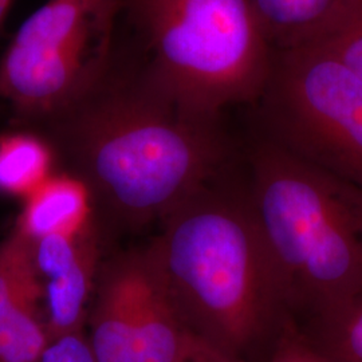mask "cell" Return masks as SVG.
<instances>
[{
	"mask_svg": "<svg viewBox=\"0 0 362 362\" xmlns=\"http://www.w3.org/2000/svg\"><path fill=\"white\" fill-rule=\"evenodd\" d=\"M47 124L94 208L130 228L161 221L230 157L219 121L182 109L143 61L119 67L115 57L93 90Z\"/></svg>",
	"mask_w": 362,
	"mask_h": 362,
	"instance_id": "obj_1",
	"label": "cell"
},
{
	"mask_svg": "<svg viewBox=\"0 0 362 362\" xmlns=\"http://www.w3.org/2000/svg\"><path fill=\"white\" fill-rule=\"evenodd\" d=\"M219 176L160 221L148 248L188 330L243 361L293 303L248 194Z\"/></svg>",
	"mask_w": 362,
	"mask_h": 362,
	"instance_id": "obj_2",
	"label": "cell"
},
{
	"mask_svg": "<svg viewBox=\"0 0 362 362\" xmlns=\"http://www.w3.org/2000/svg\"><path fill=\"white\" fill-rule=\"evenodd\" d=\"M248 200L293 305L314 314L362 293V189L259 134Z\"/></svg>",
	"mask_w": 362,
	"mask_h": 362,
	"instance_id": "obj_3",
	"label": "cell"
},
{
	"mask_svg": "<svg viewBox=\"0 0 362 362\" xmlns=\"http://www.w3.org/2000/svg\"><path fill=\"white\" fill-rule=\"evenodd\" d=\"M151 77L194 116L258 103L275 49L250 0H125Z\"/></svg>",
	"mask_w": 362,
	"mask_h": 362,
	"instance_id": "obj_4",
	"label": "cell"
},
{
	"mask_svg": "<svg viewBox=\"0 0 362 362\" xmlns=\"http://www.w3.org/2000/svg\"><path fill=\"white\" fill-rule=\"evenodd\" d=\"M125 0H47L0 59V100L18 118L47 124L81 101L115 61Z\"/></svg>",
	"mask_w": 362,
	"mask_h": 362,
	"instance_id": "obj_5",
	"label": "cell"
},
{
	"mask_svg": "<svg viewBox=\"0 0 362 362\" xmlns=\"http://www.w3.org/2000/svg\"><path fill=\"white\" fill-rule=\"evenodd\" d=\"M262 132L362 189V78L313 45L276 49L258 100Z\"/></svg>",
	"mask_w": 362,
	"mask_h": 362,
	"instance_id": "obj_6",
	"label": "cell"
},
{
	"mask_svg": "<svg viewBox=\"0 0 362 362\" xmlns=\"http://www.w3.org/2000/svg\"><path fill=\"white\" fill-rule=\"evenodd\" d=\"M100 228L94 216L77 230L49 233L33 243L45 288V315L50 341L82 332L100 270Z\"/></svg>",
	"mask_w": 362,
	"mask_h": 362,
	"instance_id": "obj_7",
	"label": "cell"
},
{
	"mask_svg": "<svg viewBox=\"0 0 362 362\" xmlns=\"http://www.w3.org/2000/svg\"><path fill=\"white\" fill-rule=\"evenodd\" d=\"M33 243L13 228L0 243V362H38L50 342Z\"/></svg>",
	"mask_w": 362,
	"mask_h": 362,
	"instance_id": "obj_8",
	"label": "cell"
},
{
	"mask_svg": "<svg viewBox=\"0 0 362 362\" xmlns=\"http://www.w3.org/2000/svg\"><path fill=\"white\" fill-rule=\"evenodd\" d=\"M25 199L15 228L30 240L77 230L95 216L89 188L71 173L50 175Z\"/></svg>",
	"mask_w": 362,
	"mask_h": 362,
	"instance_id": "obj_9",
	"label": "cell"
},
{
	"mask_svg": "<svg viewBox=\"0 0 362 362\" xmlns=\"http://www.w3.org/2000/svg\"><path fill=\"white\" fill-rule=\"evenodd\" d=\"M274 49L298 46L336 13L344 0H250Z\"/></svg>",
	"mask_w": 362,
	"mask_h": 362,
	"instance_id": "obj_10",
	"label": "cell"
},
{
	"mask_svg": "<svg viewBox=\"0 0 362 362\" xmlns=\"http://www.w3.org/2000/svg\"><path fill=\"white\" fill-rule=\"evenodd\" d=\"M52 165V146L37 136L0 137V192L26 197L50 176Z\"/></svg>",
	"mask_w": 362,
	"mask_h": 362,
	"instance_id": "obj_11",
	"label": "cell"
},
{
	"mask_svg": "<svg viewBox=\"0 0 362 362\" xmlns=\"http://www.w3.org/2000/svg\"><path fill=\"white\" fill-rule=\"evenodd\" d=\"M317 341L327 362H362V293L315 314Z\"/></svg>",
	"mask_w": 362,
	"mask_h": 362,
	"instance_id": "obj_12",
	"label": "cell"
},
{
	"mask_svg": "<svg viewBox=\"0 0 362 362\" xmlns=\"http://www.w3.org/2000/svg\"><path fill=\"white\" fill-rule=\"evenodd\" d=\"M303 43L332 54L362 78V0H344L336 13Z\"/></svg>",
	"mask_w": 362,
	"mask_h": 362,
	"instance_id": "obj_13",
	"label": "cell"
},
{
	"mask_svg": "<svg viewBox=\"0 0 362 362\" xmlns=\"http://www.w3.org/2000/svg\"><path fill=\"white\" fill-rule=\"evenodd\" d=\"M38 362H95V358L88 337L76 332L52 339Z\"/></svg>",
	"mask_w": 362,
	"mask_h": 362,
	"instance_id": "obj_14",
	"label": "cell"
},
{
	"mask_svg": "<svg viewBox=\"0 0 362 362\" xmlns=\"http://www.w3.org/2000/svg\"><path fill=\"white\" fill-rule=\"evenodd\" d=\"M269 362H327L310 341L288 329L278 341Z\"/></svg>",
	"mask_w": 362,
	"mask_h": 362,
	"instance_id": "obj_15",
	"label": "cell"
},
{
	"mask_svg": "<svg viewBox=\"0 0 362 362\" xmlns=\"http://www.w3.org/2000/svg\"><path fill=\"white\" fill-rule=\"evenodd\" d=\"M180 362H243L191 334Z\"/></svg>",
	"mask_w": 362,
	"mask_h": 362,
	"instance_id": "obj_16",
	"label": "cell"
},
{
	"mask_svg": "<svg viewBox=\"0 0 362 362\" xmlns=\"http://www.w3.org/2000/svg\"><path fill=\"white\" fill-rule=\"evenodd\" d=\"M13 0H0V27L3 25L7 13L10 11L11 6H13Z\"/></svg>",
	"mask_w": 362,
	"mask_h": 362,
	"instance_id": "obj_17",
	"label": "cell"
}]
</instances>
